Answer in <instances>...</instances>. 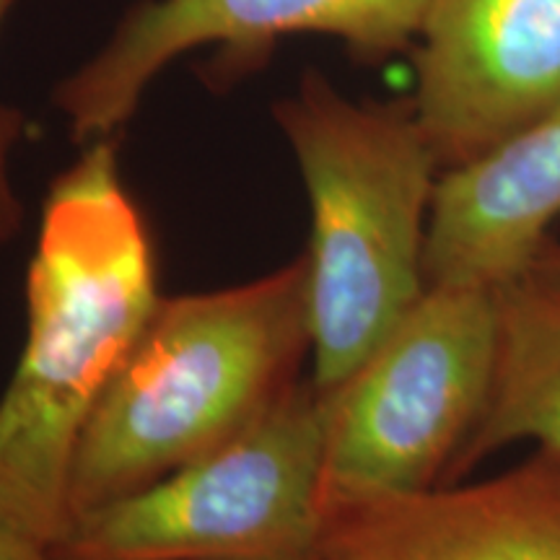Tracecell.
Wrapping results in <instances>:
<instances>
[{
	"instance_id": "2",
	"label": "cell",
	"mask_w": 560,
	"mask_h": 560,
	"mask_svg": "<svg viewBox=\"0 0 560 560\" xmlns=\"http://www.w3.org/2000/svg\"><path fill=\"white\" fill-rule=\"evenodd\" d=\"M306 353L304 255L234 289L159 299L81 433L70 467V522L240 436L299 382Z\"/></svg>"
},
{
	"instance_id": "11",
	"label": "cell",
	"mask_w": 560,
	"mask_h": 560,
	"mask_svg": "<svg viewBox=\"0 0 560 560\" xmlns=\"http://www.w3.org/2000/svg\"><path fill=\"white\" fill-rule=\"evenodd\" d=\"M16 0H0V26ZM26 120L16 107L0 104V247H5L24 226V202L11 177V159L19 140L24 138Z\"/></svg>"
},
{
	"instance_id": "10",
	"label": "cell",
	"mask_w": 560,
	"mask_h": 560,
	"mask_svg": "<svg viewBox=\"0 0 560 560\" xmlns=\"http://www.w3.org/2000/svg\"><path fill=\"white\" fill-rule=\"evenodd\" d=\"M495 291L493 387L444 482H457L514 444L560 452V280L527 270Z\"/></svg>"
},
{
	"instance_id": "3",
	"label": "cell",
	"mask_w": 560,
	"mask_h": 560,
	"mask_svg": "<svg viewBox=\"0 0 560 560\" xmlns=\"http://www.w3.org/2000/svg\"><path fill=\"white\" fill-rule=\"evenodd\" d=\"M312 208V382L330 392L392 332L425 283L439 161L410 102H355L306 70L272 107Z\"/></svg>"
},
{
	"instance_id": "9",
	"label": "cell",
	"mask_w": 560,
	"mask_h": 560,
	"mask_svg": "<svg viewBox=\"0 0 560 560\" xmlns=\"http://www.w3.org/2000/svg\"><path fill=\"white\" fill-rule=\"evenodd\" d=\"M558 219L560 104L439 174L425 234V283L499 289L532 268Z\"/></svg>"
},
{
	"instance_id": "7",
	"label": "cell",
	"mask_w": 560,
	"mask_h": 560,
	"mask_svg": "<svg viewBox=\"0 0 560 560\" xmlns=\"http://www.w3.org/2000/svg\"><path fill=\"white\" fill-rule=\"evenodd\" d=\"M410 109L439 170L560 104V0H429Z\"/></svg>"
},
{
	"instance_id": "12",
	"label": "cell",
	"mask_w": 560,
	"mask_h": 560,
	"mask_svg": "<svg viewBox=\"0 0 560 560\" xmlns=\"http://www.w3.org/2000/svg\"><path fill=\"white\" fill-rule=\"evenodd\" d=\"M0 560H50V556L0 529Z\"/></svg>"
},
{
	"instance_id": "4",
	"label": "cell",
	"mask_w": 560,
	"mask_h": 560,
	"mask_svg": "<svg viewBox=\"0 0 560 560\" xmlns=\"http://www.w3.org/2000/svg\"><path fill=\"white\" fill-rule=\"evenodd\" d=\"M325 395L293 382L215 452L75 516L50 560H322Z\"/></svg>"
},
{
	"instance_id": "5",
	"label": "cell",
	"mask_w": 560,
	"mask_h": 560,
	"mask_svg": "<svg viewBox=\"0 0 560 560\" xmlns=\"http://www.w3.org/2000/svg\"><path fill=\"white\" fill-rule=\"evenodd\" d=\"M499 306L480 285H429L325 395V511L441 486L493 387Z\"/></svg>"
},
{
	"instance_id": "8",
	"label": "cell",
	"mask_w": 560,
	"mask_h": 560,
	"mask_svg": "<svg viewBox=\"0 0 560 560\" xmlns=\"http://www.w3.org/2000/svg\"><path fill=\"white\" fill-rule=\"evenodd\" d=\"M322 560H560V452L330 511Z\"/></svg>"
},
{
	"instance_id": "1",
	"label": "cell",
	"mask_w": 560,
	"mask_h": 560,
	"mask_svg": "<svg viewBox=\"0 0 560 560\" xmlns=\"http://www.w3.org/2000/svg\"><path fill=\"white\" fill-rule=\"evenodd\" d=\"M156 257L112 138L52 182L26 272V342L0 397V529L50 550L89 418L159 304Z\"/></svg>"
},
{
	"instance_id": "6",
	"label": "cell",
	"mask_w": 560,
	"mask_h": 560,
	"mask_svg": "<svg viewBox=\"0 0 560 560\" xmlns=\"http://www.w3.org/2000/svg\"><path fill=\"white\" fill-rule=\"evenodd\" d=\"M429 0H143L89 62L55 89L79 143L109 138L136 115L151 81L179 55L223 45L242 66L285 34H327L355 58L412 50Z\"/></svg>"
},
{
	"instance_id": "13",
	"label": "cell",
	"mask_w": 560,
	"mask_h": 560,
	"mask_svg": "<svg viewBox=\"0 0 560 560\" xmlns=\"http://www.w3.org/2000/svg\"><path fill=\"white\" fill-rule=\"evenodd\" d=\"M535 272H540V276H548L552 280H560V242L552 236L550 242H545V247L537 252L535 262H532V268Z\"/></svg>"
}]
</instances>
